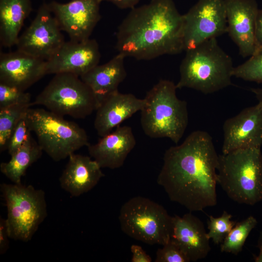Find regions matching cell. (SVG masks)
I'll list each match as a JSON object with an SVG mask.
<instances>
[{"mask_svg": "<svg viewBox=\"0 0 262 262\" xmlns=\"http://www.w3.org/2000/svg\"><path fill=\"white\" fill-rule=\"evenodd\" d=\"M144 98H137L130 93L116 92L105 98L96 110L94 128L98 134L103 137L110 133L124 120L141 111Z\"/></svg>", "mask_w": 262, "mask_h": 262, "instance_id": "d6986e66", "label": "cell"}, {"mask_svg": "<svg viewBox=\"0 0 262 262\" xmlns=\"http://www.w3.org/2000/svg\"><path fill=\"white\" fill-rule=\"evenodd\" d=\"M227 33L243 58L255 51V21L259 10L256 0H224Z\"/></svg>", "mask_w": 262, "mask_h": 262, "instance_id": "9a60e30c", "label": "cell"}, {"mask_svg": "<svg viewBox=\"0 0 262 262\" xmlns=\"http://www.w3.org/2000/svg\"><path fill=\"white\" fill-rule=\"evenodd\" d=\"M207 233L203 222L191 213L182 216H172L171 240L190 262L203 259L210 252V239Z\"/></svg>", "mask_w": 262, "mask_h": 262, "instance_id": "e0dca14e", "label": "cell"}, {"mask_svg": "<svg viewBox=\"0 0 262 262\" xmlns=\"http://www.w3.org/2000/svg\"><path fill=\"white\" fill-rule=\"evenodd\" d=\"M32 10L31 0H0L1 46L16 45L24 20Z\"/></svg>", "mask_w": 262, "mask_h": 262, "instance_id": "7402d4cb", "label": "cell"}, {"mask_svg": "<svg viewBox=\"0 0 262 262\" xmlns=\"http://www.w3.org/2000/svg\"><path fill=\"white\" fill-rule=\"evenodd\" d=\"M118 219L122 230L134 239L162 246L170 240L172 216L163 206L148 198H130L122 206Z\"/></svg>", "mask_w": 262, "mask_h": 262, "instance_id": "ba28073f", "label": "cell"}, {"mask_svg": "<svg viewBox=\"0 0 262 262\" xmlns=\"http://www.w3.org/2000/svg\"><path fill=\"white\" fill-rule=\"evenodd\" d=\"M0 190L7 209L6 220L10 238L30 241L47 215L44 192L21 183H3Z\"/></svg>", "mask_w": 262, "mask_h": 262, "instance_id": "52a82bcc", "label": "cell"}, {"mask_svg": "<svg viewBox=\"0 0 262 262\" xmlns=\"http://www.w3.org/2000/svg\"><path fill=\"white\" fill-rule=\"evenodd\" d=\"M176 85L161 80L149 90L141 110V124L145 134L153 138H168L178 144L188 124L187 103L176 95Z\"/></svg>", "mask_w": 262, "mask_h": 262, "instance_id": "277c9868", "label": "cell"}, {"mask_svg": "<svg viewBox=\"0 0 262 262\" xmlns=\"http://www.w3.org/2000/svg\"><path fill=\"white\" fill-rule=\"evenodd\" d=\"M250 90L255 95L258 102L262 103V88H251Z\"/></svg>", "mask_w": 262, "mask_h": 262, "instance_id": "d590c367", "label": "cell"}, {"mask_svg": "<svg viewBox=\"0 0 262 262\" xmlns=\"http://www.w3.org/2000/svg\"><path fill=\"white\" fill-rule=\"evenodd\" d=\"M132 253L131 262H151V257L147 254L141 246L136 245H132L131 246Z\"/></svg>", "mask_w": 262, "mask_h": 262, "instance_id": "1f68e13d", "label": "cell"}, {"mask_svg": "<svg viewBox=\"0 0 262 262\" xmlns=\"http://www.w3.org/2000/svg\"><path fill=\"white\" fill-rule=\"evenodd\" d=\"M231 215L224 211L222 215L218 217L210 216L208 221L207 236L216 245L221 244L228 234L236 224L230 220Z\"/></svg>", "mask_w": 262, "mask_h": 262, "instance_id": "4316f807", "label": "cell"}, {"mask_svg": "<svg viewBox=\"0 0 262 262\" xmlns=\"http://www.w3.org/2000/svg\"><path fill=\"white\" fill-rule=\"evenodd\" d=\"M46 75L45 60L17 49L0 52V83L25 91Z\"/></svg>", "mask_w": 262, "mask_h": 262, "instance_id": "2e32d148", "label": "cell"}, {"mask_svg": "<svg viewBox=\"0 0 262 262\" xmlns=\"http://www.w3.org/2000/svg\"><path fill=\"white\" fill-rule=\"evenodd\" d=\"M186 52L180 66L177 89L188 88L209 94L232 84V60L216 38L207 40Z\"/></svg>", "mask_w": 262, "mask_h": 262, "instance_id": "3957f363", "label": "cell"}, {"mask_svg": "<svg viewBox=\"0 0 262 262\" xmlns=\"http://www.w3.org/2000/svg\"><path fill=\"white\" fill-rule=\"evenodd\" d=\"M183 15L173 0H151L134 7L119 25L115 48L126 57L149 60L183 49Z\"/></svg>", "mask_w": 262, "mask_h": 262, "instance_id": "7a4b0ae2", "label": "cell"}, {"mask_svg": "<svg viewBox=\"0 0 262 262\" xmlns=\"http://www.w3.org/2000/svg\"><path fill=\"white\" fill-rule=\"evenodd\" d=\"M218 159L211 136L194 131L181 144L165 151L157 183L171 201L191 212L214 206Z\"/></svg>", "mask_w": 262, "mask_h": 262, "instance_id": "6da1fadb", "label": "cell"}, {"mask_svg": "<svg viewBox=\"0 0 262 262\" xmlns=\"http://www.w3.org/2000/svg\"><path fill=\"white\" fill-rule=\"evenodd\" d=\"M255 38L256 49L262 47V9H259L256 18Z\"/></svg>", "mask_w": 262, "mask_h": 262, "instance_id": "d6a6232c", "label": "cell"}, {"mask_svg": "<svg viewBox=\"0 0 262 262\" xmlns=\"http://www.w3.org/2000/svg\"><path fill=\"white\" fill-rule=\"evenodd\" d=\"M31 94L15 86L0 83V108L31 103Z\"/></svg>", "mask_w": 262, "mask_h": 262, "instance_id": "83f0119b", "label": "cell"}, {"mask_svg": "<svg viewBox=\"0 0 262 262\" xmlns=\"http://www.w3.org/2000/svg\"><path fill=\"white\" fill-rule=\"evenodd\" d=\"M10 238L6 219L0 218V254L5 253L9 248Z\"/></svg>", "mask_w": 262, "mask_h": 262, "instance_id": "4dcf8cb0", "label": "cell"}, {"mask_svg": "<svg viewBox=\"0 0 262 262\" xmlns=\"http://www.w3.org/2000/svg\"><path fill=\"white\" fill-rule=\"evenodd\" d=\"M32 105H41L61 116L84 118L98 107L95 95L81 78L70 73L55 76Z\"/></svg>", "mask_w": 262, "mask_h": 262, "instance_id": "9c48e42d", "label": "cell"}, {"mask_svg": "<svg viewBox=\"0 0 262 262\" xmlns=\"http://www.w3.org/2000/svg\"><path fill=\"white\" fill-rule=\"evenodd\" d=\"M183 49H193L227 33L224 0H198L183 15Z\"/></svg>", "mask_w": 262, "mask_h": 262, "instance_id": "30bf717a", "label": "cell"}, {"mask_svg": "<svg viewBox=\"0 0 262 262\" xmlns=\"http://www.w3.org/2000/svg\"><path fill=\"white\" fill-rule=\"evenodd\" d=\"M222 151L226 154L244 148H261L262 146V103L246 107L227 119L223 126Z\"/></svg>", "mask_w": 262, "mask_h": 262, "instance_id": "4fadbf2b", "label": "cell"}, {"mask_svg": "<svg viewBox=\"0 0 262 262\" xmlns=\"http://www.w3.org/2000/svg\"><path fill=\"white\" fill-rule=\"evenodd\" d=\"M26 117L29 129L35 134L43 151L54 161L68 158L90 144L83 128L49 110L30 108Z\"/></svg>", "mask_w": 262, "mask_h": 262, "instance_id": "8992f818", "label": "cell"}, {"mask_svg": "<svg viewBox=\"0 0 262 262\" xmlns=\"http://www.w3.org/2000/svg\"><path fill=\"white\" fill-rule=\"evenodd\" d=\"M100 0H71L61 3L52 1L49 6L62 31L70 40L82 42L89 39L99 21Z\"/></svg>", "mask_w": 262, "mask_h": 262, "instance_id": "7c38bea8", "label": "cell"}, {"mask_svg": "<svg viewBox=\"0 0 262 262\" xmlns=\"http://www.w3.org/2000/svg\"><path fill=\"white\" fill-rule=\"evenodd\" d=\"M125 58L118 53L106 63L98 65L80 77L95 95L98 106L109 96L118 91L119 85L126 77Z\"/></svg>", "mask_w": 262, "mask_h": 262, "instance_id": "44dd1931", "label": "cell"}, {"mask_svg": "<svg viewBox=\"0 0 262 262\" xmlns=\"http://www.w3.org/2000/svg\"><path fill=\"white\" fill-rule=\"evenodd\" d=\"M43 151L38 142L31 136L11 156L8 162L0 164V170L13 183H21V178L27 169L40 158Z\"/></svg>", "mask_w": 262, "mask_h": 262, "instance_id": "603a6c76", "label": "cell"}, {"mask_svg": "<svg viewBox=\"0 0 262 262\" xmlns=\"http://www.w3.org/2000/svg\"><path fill=\"white\" fill-rule=\"evenodd\" d=\"M136 145L132 129L118 126L114 131L102 137L95 144H89V154L101 168L112 169L121 167Z\"/></svg>", "mask_w": 262, "mask_h": 262, "instance_id": "ac0fdd59", "label": "cell"}, {"mask_svg": "<svg viewBox=\"0 0 262 262\" xmlns=\"http://www.w3.org/2000/svg\"><path fill=\"white\" fill-rule=\"evenodd\" d=\"M32 103L16 104L0 108V151L7 149L10 137Z\"/></svg>", "mask_w": 262, "mask_h": 262, "instance_id": "cb8c5ba5", "label": "cell"}, {"mask_svg": "<svg viewBox=\"0 0 262 262\" xmlns=\"http://www.w3.org/2000/svg\"><path fill=\"white\" fill-rule=\"evenodd\" d=\"M217 180L227 196L237 203L253 206L261 201V148L239 149L219 155Z\"/></svg>", "mask_w": 262, "mask_h": 262, "instance_id": "5b68a950", "label": "cell"}, {"mask_svg": "<svg viewBox=\"0 0 262 262\" xmlns=\"http://www.w3.org/2000/svg\"><path fill=\"white\" fill-rule=\"evenodd\" d=\"M61 31L48 3L44 2L30 25L19 36L16 49L47 61L65 42Z\"/></svg>", "mask_w": 262, "mask_h": 262, "instance_id": "8fae6325", "label": "cell"}, {"mask_svg": "<svg viewBox=\"0 0 262 262\" xmlns=\"http://www.w3.org/2000/svg\"><path fill=\"white\" fill-rule=\"evenodd\" d=\"M257 246L259 252L258 255L254 257V260L255 262H262V231L260 233Z\"/></svg>", "mask_w": 262, "mask_h": 262, "instance_id": "e575fe53", "label": "cell"}, {"mask_svg": "<svg viewBox=\"0 0 262 262\" xmlns=\"http://www.w3.org/2000/svg\"><path fill=\"white\" fill-rule=\"evenodd\" d=\"M98 163L90 157L74 153L59 179L61 187L71 196H78L93 189L104 175Z\"/></svg>", "mask_w": 262, "mask_h": 262, "instance_id": "ffe728a7", "label": "cell"}, {"mask_svg": "<svg viewBox=\"0 0 262 262\" xmlns=\"http://www.w3.org/2000/svg\"><path fill=\"white\" fill-rule=\"evenodd\" d=\"M113 3L117 7L122 9H131L135 7L140 0H100Z\"/></svg>", "mask_w": 262, "mask_h": 262, "instance_id": "836d02e7", "label": "cell"}, {"mask_svg": "<svg viewBox=\"0 0 262 262\" xmlns=\"http://www.w3.org/2000/svg\"><path fill=\"white\" fill-rule=\"evenodd\" d=\"M26 113L19 121L10 137L7 150L10 156L15 153L31 136V131L26 119Z\"/></svg>", "mask_w": 262, "mask_h": 262, "instance_id": "f1b7e54d", "label": "cell"}, {"mask_svg": "<svg viewBox=\"0 0 262 262\" xmlns=\"http://www.w3.org/2000/svg\"><path fill=\"white\" fill-rule=\"evenodd\" d=\"M155 262H189L186 255L170 239L163 247L157 250Z\"/></svg>", "mask_w": 262, "mask_h": 262, "instance_id": "f546056e", "label": "cell"}, {"mask_svg": "<svg viewBox=\"0 0 262 262\" xmlns=\"http://www.w3.org/2000/svg\"><path fill=\"white\" fill-rule=\"evenodd\" d=\"M99 46L95 39L65 42L46 61L47 74L70 73L81 77L98 65Z\"/></svg>", "mask_w": 262, "mask_h": 262, "instance_id": "5bb4252c", "label": "cell"}, {"mask_svg": "<svg viewBox=\"0 0 262 262\" xmlns=\"http://www.w3.org/2000/svg\"><path fill=\"white\" fill-rule=\"evenodd\" d=\"M257 223L256 218L251 215L236 223L221 244V251L237 255L242 251L247 238Z\"/></svg>", "mask_w": 262, "mask_h": 262, "instance_id": "d4e9b609", "label": "cell"}, {"mask_svg": "<svg viewBox=\"0 0 262 262\" xmlns=\"http://www.w3.org/2000/svg\"><path fill=\"white\" fill-rule=\"evenodd\" d=\"M244 63L234 67L233 76L262 84V47L257 49Z\"/></svg>", "mask_w": 262, "mask_h": 262, "instance_id": "484cf974", "label": "cell"}]
</instances>
